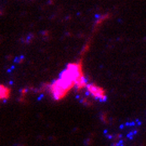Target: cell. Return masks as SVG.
<instances>
[{"label":"cell","mask_w":146,"mask_h":146,"mask_svg":"<svg viewBox=\"0 0 146 146\" xmlns=\"http://www.w3.org/2000/svg\"><path fill=\"white\" fill-rule=\"evenodd\" d=\"M87 86L88 84L82 74L81 63H72L68 64L66 69L60 75L58 79H56L53 84L49 86V91L53 96V99L60 101L74 87H76L77 90L80 91Z\"/></svg>","instance_id":"obj_1"},{"label":"cell","mask_w":146,"mask_h":146,"mask_svg":"<svg viewBox=\"0 0 146 146\" xmlns=\"http://www.w3.org/2000/svg\"><path fill=\"white\" fill-rule=\"evenodd\" d=\"M86 88H87L88 93L91 94L94 99L101 100V101H105L106 100V95H105L104 90L102 88H100L99 86H96V84H89Z\"/></svg>","instance_id":"obj_2"},{"label":"cell","mask_w":146,"mask_h":146,"mask_svg":"<svg viewBox=\"0 0 146 146\" xmlns=\"http://www.w3.org/2000/svg\"><path fill=\"white\" fill-rule=\"evenodd\" d=\"M0 89H1V100L3 101V100H8L9 99V95H10V90L7 88V87H5L3 84H1V87H0Z\"/></svg>","instance_id":"obj_3"}]
</instances>
